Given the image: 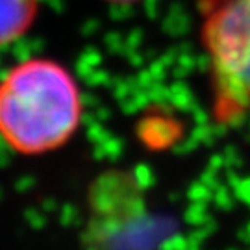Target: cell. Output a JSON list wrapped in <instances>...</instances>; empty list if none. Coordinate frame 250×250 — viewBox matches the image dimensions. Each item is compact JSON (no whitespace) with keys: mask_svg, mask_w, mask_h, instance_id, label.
I'll return each mask as SVG.
<instances>
[{"mask_svg":"<svg viewBox=\"0 0 250 250\" xmlns=\"http://www.w3.org/2000/svg\"><path fill=\"white\" fill-rule=\"evenodd\" d=\"M83 117L78 82L52 58H28L0 78V141L21 156H43L71 141Z\"/></svg>","mask_w":250,"mask_h":250,"instance_id":"obj_1","label":"cell"},{"mask_svg":"<svg viewBox=\"0 0 250 250\" xmlns=\"http://www.w3.org/2000/svg\"><path fill=\"white\" fill-rule=\"evenodd\" d=\"M209 106L219 126L250 115V0H197Z\"/></svg>","mask_w":250,"mask_h":250,"instance_id":"obj_2","label":"cell"},{"mask_svg":"<svg viewBox=\"0 0 250 250\" xmlns=\"http://www.w3.org/2000/svg\"><path fill=\"white\" fill-rule=\"evenodd\" d=\"M39 13V0H0V46L24 37Z\"/></svg>","mask_w":250,"mask_h":250,"instance_id":"obj_3","label":"cell"},{"mask_svg":"<svg viewBox=\"0 0 250 250\" xmlns=\"http://www.w3.org/2000/svg\"><path fill=\"white\" fill-rule=\"evenodd\" d=\"M104 2H109V4H134L137 0H104Z\"/></svg>","mask_w":250,"mask_h":250,"instance_id":"obj_4","label":"cell"}]
</instances>
